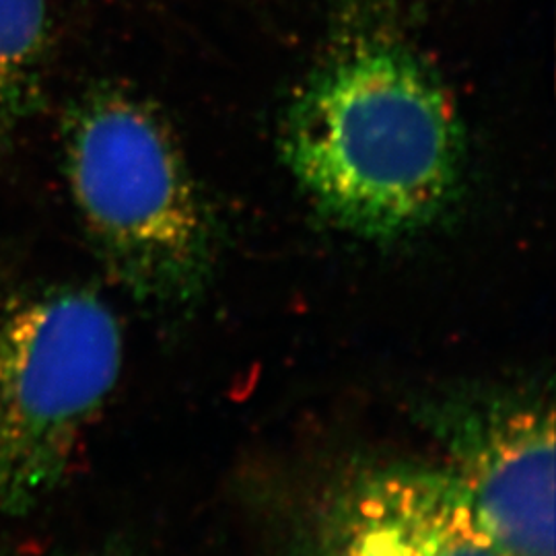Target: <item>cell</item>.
Here are the masks:
<instances>
[{
  "label": "cell",
  "instance_id": "obj_1",
  "mask_svg": "<svg viewBox=\"0 0 556 556\" xmlns=\"http://www.w3.org/2000/svg\"><path fill=\"white\" fill-rule=\"evenodd\" d=\"M282 157L321 219L374 241L413 238L454 208L466 139L438 73L388 36L340 46L291 103Z\"/></svg>",
  "mask_w": 556,
  "mask_h": 556
},
{
  "label": "cell",
  "instance_id": "obj_2",
  "mask_svg": "<svg viewBox=\"0 0 556 556\" xmlns=\"http://www.w3.org/2000/svg\"><path fill=\"white\" fill-rule=\"evenodd\" d=\"M64 174L110 275L160 307L197 303L217 262V227L169 124L137 93L87 91L62 126Z\"/></svg>",
  "mask_w": 556,
  "mask_h": 556
},
{
  "label": "cell",
  "instance_id": "obj_3",
  "mask_svg": "<svg viewBox=\"0 0 556 556\" xmlns=\"http://www.w3.org/2000/svg\"><path fill=\"white\" fill-rule=\"evenodd\" d=\"M119 367L118 319L91 291L48 289L0 316V521L59 489Z\"/></svg>",
  "mask_w": 556,
  "mask_h": 556
},
{
  "label": "cell",
  "instance_id": "obj_4",
  "mask_svg": "<svg viewBox=\"0 0 556 556\" xmlns=\"http://www.w3.org/2000/svg\"><path fill=\"white\" fill-rule=\"evenodd\" d=\"M480 521L509 556H555V415L521 397L429 417Z\"/></svg>",
  "mask_w": 556,
  "mask_h": 556
},
{
  "label": "cell",
  "instance_id": "obj_5",
  "mask_svg": "<svg viewBox=\"0 0 556 556\" xmlns=\"http://www.w3.org/2000/svg\"><path fill=\"white\" fill-rule=\"evenodd\" d=\"M321 556H509L450 470L392 466L330 505Z\"/></svg>",
  "mask_w": 556,
  "mask_h": 556
},
{
  "label": "cell",
  "instance_id": "obj_6",
  "mask_svg": "<svg viewBox=\"0 0 556 556\" xmlns=\"http://www.w3.org/2000/svg\"><path fill=\"white\" fill-rule=\"evenodd\" d=\"M48 29L46 0H0V130L34 103Z\"/></svg>",
  "mask_w": 556,
  "mask_h": 556
},
{
  "label": "cell",
  "instance_id": "obj_7",
  "mask_svg": "<svg viewBox=\"0 0 556 556\" xmlns=\"http://www.w3.org/2000/svg\"><path fill=\"white\" fill-rule=\"evenodd\" d=\"M75 556H118V555H114V553H101V555H75Z\"/></svg>",
  "mask_w": 556,
  "mask_h": 556
}]
</instances>
